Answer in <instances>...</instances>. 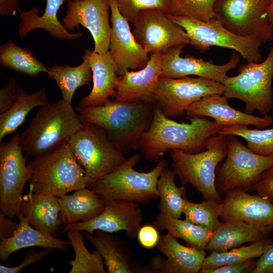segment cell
<instances>
[{
    "label": "cell",
    "mask_w": 273,
    "mask_h": 273,
    "mask_svg": "<svg viewBox=\"0 0 273 273\" xmlns=\"http://www.w3.org/2000/svg\"><path fill=\"white\" fill-rule=\"evenodd\" d=\"M29 188L33 193L58 198L86 187L85 171L68 143L53 151L33 158L27 164Z\"/></svg>",
    "instance_id": "277c9868"
},
{
    "label": "cell",
    "mask_w": 273,
    "mask_h": 273,
    "mask_svg": "<svg viewBox=\"0 0 273 273\" xmlns=\"http://www.w3.org/2000/svg\"><path fill=\"white\" fill-rule=\"evenodd\" d=\"M156 247L166 258L156 254L147 266L149 273H198L207 256L206 250L184 246L168 233L160 235Z\"/></svg>",
    "instance_id": "ffe728a7"
},
{
    "label": "cell",
    "mask_w": 273,
    "mask_h": 273,
    "mask_svg": "<svg viewBox=\"0 0 273 273\" xmlns=\"http://www.w3.org/2000/svg\"><path fill=\"white\" fill-rule=\"evenodd\" d=\"M64 2L65 0H47L44 13L41 16L38 15L39 9L36 7L27 11L19 10L18 14L21 21L18 28L19 35L24 38L33 30L42 29L56 39L73 40L80 38L82 32H70L58 18V12Z\"/></svg>",
    "instance_id": "484cf974"
},
{
    "label": "cell",
    "mask_w": 273,
    "mask_h": 273,
    "mask_svg": "<svg viewBox=\"0 0 273 273\" xmlns=\"http://www.w3.org/2000/svg\"><path fill=\"white\" fill-rule=\"evenodd\" d=\"M134 25L135 39L148 54H162L172 48L191 43L185 30L159 9L141 11Z\"/></svg>",
    "instance_id": "5bb4252c"
},
{
    "label": "cell",
    "mask_w": 273,
    "mask_h": 273,
    "mask_svg": "<svg viewBox=\"0 0 273 273\" xmlns=\"http://www.w3.org/2000/svg\"><path fill=\"white\" fill-rule=\"evenodd\" d=\"M82 1V0H65V2H69L71 1Z\"/></svg>",
    "instance_id": "f907efd6"
},
{
    "label": "cell",
    "mask_w": 273,
    "mask_h": 273,
    "mask_svg": "<svg viewBox=\"0 0 273 273\" xmlns=\"http://www.w3.org/2000/svg\"><path fill=\"white\" fill-rule=\"evenodd\" d=\"M108 0H82L68 2L66 13L62 23L69 31L81 25L92 34L94 51L99 54L109 49L111 27L109 23Z\"/></svg>",
    "instance_id": "9a60e30c"
},
{
    "label": "cell",
    "mask_w": 273,
    "mask_h": 273,
    "mask_svg": "<svg viewBox=\"0 0 273 273\" xmlns=\"http://www.w3.org/2000/svg\"><path fill=\"white\" fill-rule=\"evenodd\" d=\"M67 143L84 169L86 187L90 189L127 159L105 131L91 123H82Z\"/></svg>",
    "instance_id": "8992f818"
},
{
    "label": "cell",
    "mask_w": 273,
    "mask_h": 273,
    "mask_svg": "<svg viewBox=\"0 0 273 273\" xmlns=\"http://www.w3.org/2000/svg\"><path fill=\"white\" fill-rule=\"evenodd\" d=\"M228 154L226 135L216 134L208 141L205 149L189 153L177 149L170 151L173 171L181 185H190L203 197L221 203L223 198L216 187V168Z\"/></svg>",
    "instance_id": "5b68a950"
},
{
    "label": "cell",
    "mask_w": 273,
    "mask_h": 273,
    "mask_svg": "<svg viewBox=\"0 0 273 273\" xmlns=\"http://www.w3.org/2000/svg\"><path fill=\"white\" fill-rule=\"evenodd\" d=\"M52 248H44L41 251L35 252L31 249L26 252L25 257L19 265L12 267L0 265L1 273H18L27 265H32L42 260L53 251Z\"/></svg>",
    "instance_id": "60d3db41"
},
{
    "label": "cell",
    "mask_w": 273,
    "mask_h": 273,
    "mask_svg": "<svg viewBox=\"0 0 273 273\" xmlns=\"http://www.w3.org/2000/svg\"><path fill=\"white\" fill-rule=\"evenodd\" d=\"M76 110L62 99L39 107L19 135L23 152L33 158L46 155L68 142L82 122Z\"/></svg>",
    "instance_id": "3957f363"
},
{
    "label": "cell",
    "mask_w": 273,
    "mask_h": 273,
    "mask_svg": "<svg viewBox=\"0 0 273 273\" xmlns=\"http://www.w3.org/2000/svg\"><path fill=\"white\" fill-rule=\"evenodd\" d=\"M34 229L56 237L62 221L59 198L33 193L31 188L23 197L20 211Z\"/></svg>",
    "instance_id": "d4e9b609"
},
{
    "label": "cell",
    "mask_w": 273,
    "mask_h": 273,
    "mask_svg": "<svg viewBox=\"0 0 273 273\" xmlns=\"http://www.w3.org/2000/svg\"><path fill=\"white\" fill-rule=\"evenodd\" d=\"M257 260L248 259L244 261L223 265L215 268L201 271V273H250L256 266Z\"/></svg>",
    "instance_id": "b9f144b4"
},
{
    "label": "cell",
    "mask_w": 273,
    "mask_h": 273,
    "mask_svg": "<svg viewBox=\"0 0 273 273\" xmlns=\"http://www.w3.org/2000/svg\"><path fill=\"white\" fill-rule=\"evenodd\" d=\"M20 144L15 134L9 142L0 145V212L13 219L20 211L23 188L30 178Z\"/></svg>",
    "instance_id": "7c38bea8"
},
{
    "label": "cell",
    "mask_w": 273,
    "mask_h": 273,
    "mask_svg": "<svg viewBox=\"0 0 273 273\" xmlns=\"http://www.w3.org/2000/svg\"><path fill=\"white\" fill-rule=\"evenodd\" d=\"M104 200V208L99 215L88 221L67 224L65 231L77 230L93 234L96 230L111 233L123 231L131 239L137 237L143 220L139 204L120 200Z\"/></svg>",
    "instance_id": "2e32d148"
},
{
    "label": "cell",
    "mask_w": 273,
    "mask_h": 273,
    "mask_svg": "<svg viewBox=\"0 0 273 273\" xmlns=\"http://www.w3.org/2000/svg\"><path fill=\"white\" fill-rule=\"evenodd\" d=\"M265 237L256 228L242 220L227 219L220 222L212 232L206 247L209 252H223L253 243Z\"/></svg>",
    "instance_id": "83f0119b"
},
{
    "label": "cell",
    "mask_w": 273,
    "mask_h": 273,
    "mask_svg": "<svg viewBox=\"0 0 273 273\" xmlns=\"http://www.w3.org/2000/svg\"><path fill=\"white\" fill-rule=\"evenodd\" d=\"M184 47H175L162 54L160 78H177L195 75L223 83L228 72L235 69L240 62V54L237 52L233 54L227 63L222 65L190 55L182 57L180 54Z\"/></svg>",
    "instance_id": "ac0fdd59"
},
{
    "label": "cell",
    "mask_w": 273,
    "mask_h": 273,
    "mask_svg": "<svg viewBox=\"0 0 273 273\" xmlns=\"http://www.w3.org/2000/svg\"><path fill=\"white\" fill-rule=\"evenodd\" d=\"M67 236L75 252V258L70 260V273H106L103 259L97 250L90 253L84 243L81 232L66 231Z\"/></svg>",
    "instance_id": "d590c367"
},
{
    "label": "cell",
    "mask_w": 273,
    "mask_h": 273,
    "mask_svg": "<svg viewBox=\"0 0 273 273\" xmlns=\"http://www.w3.org/2000/svg\"><path fill=\"white\" fill-rule=\"evenodd\" d=\"M272 242V239L267 237L251 243L250 245L241 246L228 251L210 252L204 260L200 272L225 265L259 258Z\"/></svg>",
    "instance_id": "836d02e7"
},
{
    "label": "cell",
    "mask_w": 273,
    "mask_h": 273,
    "mask_svg": "<svg viewBox=\"0 0 273 273\" xmlns=\"http://www.w3.org/2000/svg\"><path fill=\"white\" fill-rule=\"evenodd\" d=\"M218 134L243 138L252 152L263 156L273 155V128L251 129L246 125L224 127Z\"/></svg>",
    "instance_id": "8d00e7d4"
},
{
    "label": "cell",
    "mask_w": 273,
    "mask_h": 273,
    "mask_svg": "<svg viewBox=\"0 0 273 273\" xmlns=\"http://www.w3.org/2000/svg\"><path fill=\"white\" fill-rule=\"evenodd\" d=\"M153 224L158 231L166 230L172 237L183 240L187 246L206 250L212 231L186 220L159 212Z\"/></svg>",
    "instance_id": "4dcf8cb0"
},
{
    "label": "cell",
    "mask_w": 273,
    "mask_h": 273,
    "mask_svg": "<svg viewBox=\"0 0 273 273\" xmlns=\"http://www.w3.org/2000/svg\"><path fill=\"white\" fill-rule=\"evenodd\" d=\"M49 103L45 87L28 94L23 88L17 86L15 102L8 111L0 114V142L15 132L33 109Z\"/></svg>",
    "instance_id": "f546056e"
},
{
    "label": "cell",
    "mask_w": 273,
    "mask_h": 273,
    "mask_svg": "<svg viewBox=\"0 0 273 273\" xmlns=\"http://www.w3.org/2000/svg\"><path fill=\"white\" fill-rule=\"evenodd\" d=\"M217 0H169L167 14L192 17L203 21L216 18L214 11Z\"/></svg>",
    "instance_id": "f35d334b"
},
{
    "label": "cell",
    "mask_w": 273,
    "mask_h": 273,
    "mask_svg": "<svg viewBox=\"0 0 273 273\" xmlns=\"http://www.w3.org/2000/svg\"><path fill=\"white\" fill-rule=\"evenodd\" d=\"M155 103L120 102L109 98L102 105L75 110L82 123H91L104 129L125 154L139 149L143 133L150 126Z\"/></svg>",
    "instance_id": "7a4b0ae2"
},
{
    "label": "cell",
    "mask_w": 273,
    "mask_h": 273,
    "mask_svg": "<svg viewBox=\"0 0 273 273\" xmlns=\"http://www.w3.org/2000/svg\"><path fill=\"white\" fill-rule=\"evenodd\" d=\"M190 123H179L165 116L155 104L150 127L142 135L139 149L152 162H158L168 152L177 149L198 153L205 149L208 140L224 127L204 117L189 119Z\"/></svg>",
    "instance_id": "6da1fadb"
},
{
    "label": "cell",
    "mask_w": 273,
    "mask_h": 273,
    "mask_svg": "<svg viewBox=\"0 0 273 273\" xmlns=\"http://www.w3.org/2000/svg\"><path fill=\"white\" fill-rule=\"evenodd\" d=\"M104 259L108 273H148L147 266L132 261V254L125 242L111 233L96 230L93 234L81 232Z\"/></svg>",
    "instance_id": "cb8c5ba5"
},
{
    "label": "cell",
    "mask_w": 273,
    "mask_h": 273,
    "mask_svg": "<svg viewBox=\"0 0 273 273\" xmlns=\"http://www.w3.org/2000/svg\"><path fill=\"white\" fill-rule=\"evenodd\" d=\"M17 217L19 225L13 235L1 241V261L8 263L13 253L27 247H40L60 250H67L69 248V241L58 239L33 228L20 213Z\"/></svg>",
    "instance_id": "4316f807"
},
{
    "label": "cell",
    "mask_w": 273,
    "mask_h": 273,
    "mask_svg": "<svg viewBox=\"0 0 273 273\" xmlns=\"http://www.w3.org/2000/svg\"><path fill=\"white\" fill-rule=\"evenodd\" d=\"M48 77L54 80L60 88L62 99L71 104L76 90L88 85L92 79V71L87 59L82 56V62L79 65L71 67L61 66L54 63L47 68Z\"/></svg>",
    "instance_id": "1f68e13d"
},
{
    "label": "cell",
    "mask_w": 273,
    "mask_h": 273,
    "mask_svg": "<svg viewBox=\"0 0 273 273\" xmlns=\"http://www.w3.org/2000/svg\"><path fill=\"white\" fill-rule=\"evenodd\" d=\"M273 272V242L268 249L258 258L256 266L253 273Z\"/></svg>",
    "instance_id": "bcb514c9"
},
{
    "label": "cell",
    "mask_w": 273,
    "mask_h": 273,
    "mask_svg": "<svg viewBox=\"0 0 273 273\" xmlns=\"http://www.w3.org/2000/svg\"><path fill=\"white\" fill-rule=\"evenodd\" d=\"M0 63L5 68L32 77L41 72L46 73L48 68L29 49L19 46L12 40L0 47Z\"/></svg>",
    "instance_id": "d6a6232c"
},
{
    "label": "cell",
    "mask_w": 273,
    "mask_h": 273,
    "mask_svg": "<svg viewBox=\"0 0 273 273\" xmlns=\"http://www.w3.org/2000/svg\"><path fill=\"white\" fill-rule=\"evenodd\" d=\"M221 203L204 199L200 203L187 200L183 211L185 219L213 231L220 223Z\"/></svg>",
    "instance_id": "74e56055"
},
{
    "label": "cell",
    "mask_w": 273,
    "mask_h": 273,
    "mask_svg": "<svg viewBox=\"0 0 273 273\" xmlns=\"http://www.w3.org/2000/svg\"><path fill=\"white\" fill-rule=\"evenodd\" d=\"M228 154L216 172V187L221 196L233 190L253 189L262 173L273 166V155L251 151L235 135H226Z\"/></svg>",
    "instance_id": "9c48e42d"
},
{
    "label": "cell",
    "mask_w": 273,
    "mask_h": 273,
    "mask_svg": "<svg viewBox=\"0 0 273 273\" xmlns=\"http://www.w3.org/2000/svg\"><path fill=\"white\" fill-rule=\"evenodd\" d=\"M228 98L223 95L213 94L206 96L192 104L186 111L189 119L196 117H209L224 127L235 125H253L263 129L273 124L271 115L258 117L231 107Z\"/></svg>",
    "instance_id": "7402d4cb"
},
{
    "label": "cell",
    "mask_w": 273,
    "mask_h": 273,
    "mask_svg": "<svg viewBox=\"0 0 273 273\" xmlns=\"http://www.w3.org/2000/svg\"><path fill=\"white\" fill-rule=\"evenodd\" d=\"M160 235L158 229L153 225H141L137 235L140 244L146 249H152L156 247Z\"/></svg>",
    "instance_id": "ee69618b"
},
{
    "label": "cell",
    "mask_w": 273,
    "mask_h": 273,
    "mask_svg": "<svg viewBox=\"0 0 273 273\" xmlns=\"http://www.w3.org/2000/svg\"><path fill=\"white\" fill-rule=\"evenodd\" d=\"M264 18L273 26V2L267 9L264 14Z\"/></svg>",
    "instance_id": "681fc988"
},
{
    "label": "cell",
    "mask_w": 273,
    "mask_h": 273,
    "mask_svg": "<svg viewBox=\"0 0 273 273\" xmlns=\"http://www.w3.org/2000/svg\"><path fill=\"white\" fill-rule=\"evenodd\" d=\"M19 222L13 221L0 212V240L7 239L12 237L17 230Z\"/></svg>",
    "instance_id": "7dc6e473"
},
{
    "label": "cell",
    "mask_w": 273,
    "mask_h": 273,
    "mask_svg": "<svg viewBox=\"0 0 273 273\" xmlns=\"http://www.w3.org/2000/svg\"><path fill=\"white\" fill-rule=\"evenodd\" d=\"M140 160L134 154L91 189L104 200L113 199L148 204L159 199L157 188L159 177L168 163L161 159L149 172H139L133 167Z\"/></svg>",
    "instance_id": "52a82bcc"
},
{
    "label": "cell",
    "mask_w": 273,
    "mask_h": 273,
    "mask_svg": "<svg viewBox=\"0 0 273 273\" xmlns=\"http://www.w3.org/2000/svg\"><path fill=\"white\" fill-rule=\"evenodd\" d=\"M220 218L238 219L252 225L265 237L273 233V203L267 198L242 190L224 194Z\"/></svg>",
    "instance_id": "e0dca14e"
},
{
    "label": "cell",
    "mask_w": 273,
    "mask_h": 273,
    "mask_svg": "<svg viewBox=\"0 0 273 273\" xmlns=\"http://www.w3.org/2000/svg\"><path fill=\"white\" fill-rule=\"evenodd\" d=\"M20 0H0V16L8 17L16 16L20 10Z\"/></svg>",
    "instance_id": "c3c4849f"
},
{
    "label": "cell",
    "mask_w": 273,
    "mask_h": 273,
    "mask_svg": "<svg viewBox=\"0 0 273 273\" xmlns=\"http://www.w3.org/2000/svg\"><path fill=\"white\" fill-rule=\"evenodd\" d=\"M62 221L66 225L91 220L99 215L105 207V200L87 187L71 195L59 198Z\"/></svg>",
    "instance_id": "f1b7e54d"
},
{
    "label": "cell",
    "mask_w": 273,
    "mask_h": 273,
    "mask_svg": "<svg viewBox=\"0 0 273 273\" xmlns=\"http://www.w3.org/2000/svg\"><path fill=\"white\" fill-rule=\"evenodd\" d=\"M273 0H217L214 11L217 19L229 30L251 37L262 44L273 40V26L264 14Z\"/></svg>",
    "instance_id": "8fae6325"
},
{
    "label": "cell",
    "mask_w": 273,
    "mask_h": 273,
    "mask_svg": "<svg viewBox=\"0 0 273 273\" xmlns=\"http://www.w3.org/2000/svg\"><path fill=\"white\" fill-rule=\"evenodd\" d=\"M16 81L13 77L0 90V114L8 111L14 104L17 97Z\"/></svg>",
    "instance_id": "7bdbcfd3"
},
{
    "label": "cell",
    "mask_w": 273,
    "mask_h": 273,
    "mask_svg": "<svg viewBox=\"0 0 273 273\" xmlns=\"http://www.w3.org/2000/svg\"><path fill=\"white\" fill-rule=\"evenodd\" d=\"M175 176L173 170L166 168L160 174L157 185L160 199L158 208L160 212L180 218L187 200L186 189L176 185Z\"/></svg>",
    "instance_id": "e575fe53"
},
{
    "label": "cell",
    "mask_w": 273,
    "mask_h": 273,
    "mask_svg": "<svg viewBox=\"0 0 273 273\" xmlns=\"http://www.w3.org/2000/svg\"><path fill=\"white\" fill-rule=\"evenodd\" d=\"M119 12L128 22L134 24L139 14L148 9H159L166 13L169 0H115Z\"/></svg>",
    "instance_id": "ab89813d"
},
{
    "label": "cell",
    "mask_w": 273,
    "mask_h": 273,
    "mask_svg": "<svg viewBox=\"0 0 273 273\" xmlns=\"http://www.w3.org/2000/svg\"><path fill=\"white\" fill-rule=\"evenodd\" d=\"M224 84L200 77L160 78L155 93V103L167 117H179L202 98L213 94L223 95Z\"/></svg>",
    "instance_id": "4fadbf2b"
},
{
    "label": "cell",
    "mask_w": 273,
    "mask_h": 273,
    "mask_svg": "<svg viewBox=\"0 0 273 273\" xmlns=\"http://www.w3.org/2000/svg\"><path fill=\"white\" fill-rule=\"evenodd\" d=\"M108 2L111 23L109 50L116 63L118 75L127 70L144 68L149 60V54L136 42L128 22L119 12L115 0H108Z\"/></svg>",
    "instance_id": "d6986e66"
},
{
    "label": "cell",
    "mask_w": 273,
    "mask_h": 273,
    "mask_svg": "<svg viewBox=\"0 0 273 273\" xmlns=\"http://www.w3.org/2000/svg\"><path fill=\"white\" fill-rule=\"evenodd\" d=\"M83 56L87 59L91 68L93 86L90 92L81 99L78 106L90 107L103 105L115 92L118 76L116 63L109 50L99 54L86 49Z\"/></svg>",
    "instance_id": "603a6c76"
},
{
    "label": "cell",
    "mask_w": 273,
    "mask_h": 273,
    "mask_svg": "<svg viewBox=\"0 0 273 273\" xmlns=\"http://www.w3.org/2000/svg\"><path fill=\"white\" fill-rule=\"evenodd\" d=\"M238 71V74L228 76L223 82V95L244 102L246 113L257 110L268 115L273 108V45L264 60L240 65Z\"/></svg>",
    "instance_id": "ba28073f"
},
{
    "label": "cell",
    "mask_w": 273,
    "mask_h": 273,
    "mask_svg": "<svg viewBox=\"0 0 273 273\" xmlns=\"http://www.w3.org/2000/svg\"><path fill=\"white\" fill-rule=\"evenodd\" d=\"M253 190L256 194L268 198L273 203V166L262 173Z\"/></svg>",
    "instance_id": "f6af8a7d"
},
{
    "label": "cell",
    "mask_w": 273,
    "mask_h": 273,
    "mask_svg": "<svg viewBox=\"0 0 273 273\" xmlns=\"http://www.w3.org/2000/svg\"><path fill=\"white\" fill-rule=\"evenodd\" d=\"M187 33L190 44L201 52L215 46L232 49L247 63L262 61L260 48L262 43L252 37L236 34L227 29L216 18L203 21L192 17L167 15Z\"/></svg>",
    "instance_id": "30bf717a"
},
{
    "label": "cell",
    "mask_w": 273,
    "mask_h": 273,
    "mask_svg": "<svg viewBox=\"0 0 273 273\" xmlns=\"http://www.w3.org/2000/svg\"><path fill=\"white\" fill-rule=\"evenodd\" d=\"M162 53L151 54L146 66L137 71L126 70L117 77L112 97L120 102H155L161 73Z\"/></svg>",
    "instance_id": "44dd1931"
}]
</instances>
